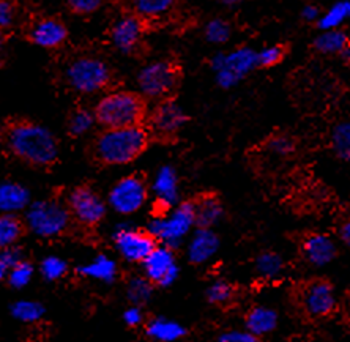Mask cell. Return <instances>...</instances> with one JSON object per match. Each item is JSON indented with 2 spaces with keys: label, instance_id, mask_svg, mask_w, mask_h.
<instances>
[{
  "label": "cell",
  "instance_id": "obj_42",
  "mask_svg": "<svg viewBox=\"0 0 350 342\" xmlns=\"http://www.w3.org/2000/svg\"><path fill=\"white\" fill-rule=\"evenodd\" d=\"M218 342H262V339L246 330L232 328L223 331V333L219 334Z\"/></svg>",
  "mask_w": 350,
  "mask_h": 342
},
{
  "label": "cell",
  "instance_id": "obj_30",
  "mask_svg": "<svg viewBox=\"0 0 350 342\" xmlns=\"http://www.w3.org/2000/svg\"><path fill=\"white\" fill-rule=\"evenodd\" d=\"M153 284L146 276H135L126 284V298L131 304L144 306L153 297Z\"/></svg>",
  "mask_w": 350,
  "mask_h": 342
},
{
  "label": "cell",
  "instance_id": "obj_17",
  "mask_svg": "<svg viewBox=\"0 0 350 342\" xmlns=\"http://www.w3.org/2000/svg\"><path fill=\"white\" fill-rule=\"evenodd\" d=\"M301 251L306 262L314 267H325L338 256V246L325 234H310L303 238Z\"/></svg>",
  "mask_w": 350,
  "mask_h": 342
},
{
  "label": "cell",
  "instance_id": "obj_5",
  "mask_svg": "<svg viewBox=\"0 0 350 342\" xmlns=\"http://www.w3.org/2000/svg\"><path fill=\"white\" fill-rule=\"evenodd\" d=\"M27 231L41 238H55L64 235L71 224L70 211L64 202L44 199L32 204L24 218Z\"/></svg>",
  "mask_w": 350,
  "mask_h": 342
},
{
  "label": "cell",
  "instance_id": "obj_46",
  "mask_svg": "<svg viewBox=\"0 0 350 342\" xmlns=\"http://www.w3.org/2000/svg\"><path fill=\"white\" fill-rule=\"evenodd\" d=\"M339 238H341V241L346 243V245H349V243H350V224H349V221H346L341 227H339Z\"/></svg>",
  "mask_w": 350,
  "mask_h": 342
},
{
  "label": "cell",
  "instance_id": "obj_22",
  "mask_svg": "<svg viewBox=\"0 0 350 342\" xmlns=\"http://www.w3.org/2000/svg\"><path fill=\"white\" fill-rule=\"evenodd\" d=\"M30 204V193L25 186L5 181L0 183V213L16 215L18 211L27 209Z\"/></svg>",
  "mask_w": 350,
  "mask_h": 342
},
{
  "label": "cell",
  "instance_id": "obj_3",
  "mask_svg": "<svg viewBox=\"0 0 350 342\" xmlns=\"http://www.w3.org/2000/svg\"><path fill=\"white\" fill-rule=\"evenodd\" d=\"M95 123L105 129L142 125L147 117L146 98L128 90L107 93L94 109Z\"/></svg>",
  "mask_w": 350,
  "mask_h": 342
},
{
  "label": "cell",
  "instance_id": "obj_40",
  "mask_svg": "<svg viewBox=\"0 0 350 342\" xmlns=\"http://www.w3.org/2000/svg\"><path fill=\"white\" fill-rule=\"evenodd\" d=\"M269 148L273 153L286 157V155H291L295 150V142L287 134H276V136L269 139Z\"/></svg>",
  "mask_w": 350,
  "mask_h": 342
},
{
  "label": "cell",
  "instance_id": "obj_50",
  "mask_svg": "<svg viewBox=\"0 0 350 342\" xmlns=\"http://www.w3.org/2000/svg\"><path fill=\"white\" fill-rule=\"evenodd\" d=\"M0 66H2V53H0Z\"/></svg>",
  "mask_w": 350,
  "mask_h": 342
},
{
  "label": "cell",
  "instance_id": "obj_45",
  "mask_svg": "<svg viewBox=\"0 0 350 342\" xmlns=\"http://www.w3.org/2000/svg\"><path fill=\"white\" fill-rule=\"evenodd\" d=\"M321 14V10H319L316 5H306V7H303L301 10V18L308 21V23H317Z\"/></svg>",
  "mask_w": 350,
  "mask_h": 342
},
{
  "label": "cell",
  "instance_id": "obj_25",
  "mask_svg": "<svg viewBox=\"0 0 350 342\" xmlns=\"http://www.w3.org/2000/svg\"><path fill=\"white\" fill-rule=\"evenodd\" d=\"M25 232H27V226L18 215L0 213V251L18 245Z\"/></svg>",
  "mask_w": 350,
  "mask_h": 342
},
{
  "label": "cell",
  "instance_id": "obj_41",
  "mask_svg": "<svg viewBox=\"0 0 350 342\" xmlns=\"http://www.w3.org/2000/svg\"><path fill=\"white\" fill-rule=\"evenodd\" d=\"M101 3L103 0H66V5L71 12L81 14V16L95 13L101 7Z\"/></svg>",
  "mask_w": 350,
  "mask_h": 342
},
{
  "label": "cell",
  "instance_id": "obj_13",
  "mask_svg": "<svg viewBox=\"0 0 350 342\" xmlns=\"http://www.w3.org/2000/svg\"><path fill=\"white\" fill-rule=\"evenodd\" d=\"M114 246L122 259L130 263H142L158 243L147 231L131 226H120L114 232Z\"/></svg>",
  "mask_w": 350,
  "mask_h": 342
},
{
  "label": "cell",
  "instance_id": "obj_19",
  "mask_svg": "<svg viewBox=\"0 0 350 342\" xmlns=\"http://www.w3.org/2000/svg\"><path fill=\"white\" fill-rule=\"evenodd\" d=\"M219 250V237L213 229H198L188 243V261L194 265L207 263Z\"/></svg>",
  "mask_w": 350,
  "mask_h": 342
},
{
  "label": "cell",
  "instance_id": "obj_1",
  "mask_svg": "<svg viewBox=\"0 0 350 342\" xmlns=\"http://www.w3.org/2000/svg\"><path fill=\"white\" fill-rule=\"evenodd\" d=\"M0 144L12 157L32 168L46 169L59 161L57 137L29 118H7L0 127Z\"/></svg>",
  "mask_w": 350,
  "mask_h": 342
},
{
  "label": "cell",
  "instance_id": "obj_12",
  "mask_svg": "<svg viewBox=\"0 0 350 342\" xmlns=\"http://www.w3.org/2000/svg\"><path fill=\"white\" fill-rule=\"evenodd\" d=\"M144 276L150 281L153 286L171 287L177 281L180 268L177 265V257L171 248L164 245H157L152 252L144 259Z\"/></svg>",
  "mask_w": 350,
  "mask_h": 342
},
{
  "label": "cell",
  "instance_id": "obj_2",
  "mask_svg": "<svg viewBox=\"0 0 350 342\" xmlns=\"http://www.w3.org/2000/svg\"><path fill=\"white\" fill-rule=\"evenodd\" d=\"M150 142L144 125L103 129L92 145L94 158L105 166H125L141 157Z\"/></svg>",
  "mask_w": 350,
  "mask_h": 342
},
{
  "label": "cell",
  "instance_id": "obj_31",
  "mask_svg": "<svg viewBox=\"0 0 350 342\" xmlns=\"http://www.w3.org/2000/svg\"><path fill=\"white\" fill-rule=\"evenodd\" d=\"M284 270V259L278 252L267 251L256 259V272L265 279H275Z\"/></svg>",
  "mask_w": 350,
  "mask_h": 342
},
{
  "label": "cell",
  "instance_id": "obj_20",
  "mask_svg": "<svg viewBox=\"0 0 350 342\" xmlns=\"http://www.w3.org/2000/svg\"><path fill=\"white\" fill-rule=\"evenodd\" d=\"M198 229H213L224 216L223 202L215 194H204L193 202Z\"/></svg>",
  "mask_w": 350,
  "mask_h": 342
},
{
  "label": "cell",
  "instance_id": "obj_47",
  "mask_svg": "<svg viewBox=\"0 0 350 342\" xmlns=\"http://www.w3.org/2000/svg\"><path fill=\"white\" fill-rule=\"evenodd\" d=\"M5 276H7V268H5L2 263H0V281H2Z\"/></svg>",
  "mask_w": 350,
  "mask_h": 342
},
{
  "label": "cell",
  "instance_id": "obj_33",
  "mask_svg": "<svg viewBox=\"0 0 350 342\" xmlns=\"http://www.w3.org/2000/svg\"><path fill=\"white\" fill-rule=\"evenodd\" d=\"M12 314L16 320L25 324H33L43 319L44 306L38 302H30V300H21L12 306Z\"/></svg>",
  "mask_w": 350,
  "mask_h": 342
},
{
  "label": "cell",
  "instance_id": "obj_48",
  "mask_svg": "<svg viewBox=\"0 0 350 342\" xmlns=\"http://www.w3.org/2000/svg\"><path fill=\"white\" fill-rule=\"evenodd\" d=\"M3 44H5V32H2V30H0V53H2Z\"/></svg>",
  "mask_w": 350,
  "mask_h": 342
},
{
  "label": "cell",
  "instance_id": "obj_36",
  "mask_svg": "<svg viewBox=\"0 0 350 342\" xmlns=\"http://www.w3.org/2000/svg\"><path fill=\"white\" fill-rule=\"evenodd\" d=\"M10 286L14 289H23L32 281L33 278V265L27 261L19 262L18 265H14L7 270V276Z\"/></svg>",
  "mask_w": 350,
  "mask_h": 342
},
{
  "label": "cell",
  "instance_id": "obj_9",
  "mask_svg": "<svg viewBox=\"0 0 350 342\" xmlns=\"http://www.w3.org/2000/svg\"><path fill=\"white\" fill-rule=\"evenodd\" d=\"M71 221L82 227H96L105 220L107 204L89 185H79L70 191L65 202Z\"/></svg>",
  "mask_w": 350,
  "mask_h": 342
},
{
  "label": "cell",
  "instance_id": "obj_21",
  "mask_svg": "<svg viewBox=\"0 0 350 342\" xmlns=\"http://www.w3.org/2000/svg\"><path fill=\"white\" fill-rule=\"evenodd\" d=\"M278 322H280V317H278L275 309L259 304V306H253L246 313L245 330L257 338H262V336L273 333L278 328Z\"/></svg>",
  "mask_w": 350,
  "mask_h": 342
},
{
  "label": "cell",
  "instance_id": "obj_16",
  "mask_svg": "<svg viewBox=\"0 0 350 342\" xmlns=\"http://www.w3.org/2000/svg\"><path fill=\"white\" fill-rule=\"evenodd\" d=\"M144 32H146V27H144L142 19L137 18L136 14H128V16L120 18L112 25V44L122 54H135L139 46L142 44Z\"/></svg>",
  "mask_w": 350,
  "mask_h": 342
},
{
  "label": "cell",
  "instance_id": "obj_4",
  "mask_svg": "<svg viewBox=\"0 0 350 342\" xmlns=\"http://www.w3.org/2000/svg\"><path fill=\"white\" fill-rule=\"evenodd\" d=\"M193 227H196L193 202H178L172 209L166 210L164 215L153 218L148 222L147 232L155 238L158 245L175 250L182 245Z\"/></svg>",
  "mask_w": 350,
  "mask_h": 342
},
{
  "label": "cell",
  "instance_id": "obj_7",
  "mask_svg": "<svg viewBox=\"0 0 350 342\" xmlns=\"http://www.w3.org/2000/svg\"><path fill=\"white\" fill-rule=\"evenodd\" d=\"M68 86L82 95H92L109 86L111 70L106 62L96 57H78L65 71Z\"/></svg>",
  "mask_w": 350,
  "mask_h": 342
},
{
  "label": "cell",
  "instance_id": "obj_32",
  "mask_svg": "<svg viewBox=\"0 0 350 342\" xmlns=\"http://www.w3.org/2000/svg\"><path fill=\"white\" fill-rule=\"evenodd\" d=\"M95 125L94 112H90L85 107H78L70 114L68 122H66V129H68L70 136L79 137L89 133L92 127Z\"/></svg>",
  "mask_w": 350,
  "mask_h": 342
},
{
  "label": "cell",
  "instance_id": "obj_35",
  "mask_svg": "<svg viewBox=\"0 0 350 342\" xmlns=\"http://www.w3.org/2000/svg\"><path fill=\"white\" fill-rule=\"evenodd\" d=\"M332 147L334 153L341 159L350 158V125L346 123H339V125L333 129L332 134Z\"/></svg>",
  "mask_w": 350,
  "mask_h": 342
},
{
  "label": "cell",
  "instance_id": "obj_6",
  "mask_svg": "<svg viewBox=\"0 0 350 342\" xmlns=\"http://www.w3.org/2000/svg\"><path fill=\"white\" fill-rule=\"evenodd\" d=\"M210 68L213 70L221 89H232L257 68V53L246 46L228 54L218 53L210 59Z\"/></svg>",
  "mask_w": 350,
  "mask_h": 342
},
{
  "label": "cell",
  "instance_id": "obj_43",
  "mask_svg": "<svg viewBox=\"0 0 350 342\" xmlns=\"http://www.w3.org/2000/svg\"><path fill=\"white\" fill-rule=\"evenodd\" d=\"M123 322L130 328H137L144 322H146V313H144L142 306H136V304H131L125 311H123Z\"/></svg>",
  "mask_w": 350,
  "mask_h": 342
},
{
  "label": "cell",
  "instance_id": "obj_29",
  "mask_svg": "<svg viewBox=\"0 0 350 342\" xmlns=\"http://www.w3.org/2000/svg\"><path fill=\"white\" fill-rule=\"evenodd\" d=\"M205 297H207V302L215 304V306H229L235 302L237 289L234 284L224 281V279H218L205 290Z\"/></svg>",
  "mask_w": 350,
  "mask_h": 342
},
{
  "label": "cell",
  "instance_id": "obj_8",
  "mask_svg": "<svg viewBox=\"0 0 350 342\" xmlns=\"http://www.w3.org/2000/svg\"><path fill=\"white\" fill-rule=\"evenodd\" d=\"M180 82L178 66L169 60H157L144 66L137 75V86L144 98L166 100Z\"/></svg>",
  "mask_w": 350,
  "mask_h": 342
},
{
  "label": "cell",
  "instance_id": "obj_14",
  "mask_svg": "<svg viewBox=\"0 0 350 342\" xmlns=\"http://www.w3.org/2000/svg\"><path fill=\"white\" fill-rule=\"evenodd\" d=\"M188 123V116L183 111V107L175 100L166 98L158 103V106L153 109L150 116V129H147L148 134H152L157 139H171L182 131L183 127Z\"/></svg>",
  "mask_w": 350,
  "mask_h": 342
},
{
  "label": "cell",
  "instance_id": "obj_44",
  "mask_svg": "<svg viewBox=\"0 0 350 342\" xmlns=\"http://www.w3.org/2000/svg\"><path fill=\"white\" fill-rule=\"evenodd\" d=\"M23 261H24L23 250H21L18 245L5 248V250L0 251V263H2L7 270H10V268L14 265H18V263Z\"/></svg>",
  "mask_w": 350,
  "mask_h": 342
},
{
  "label": "cell",
  "instance_id": "obj_26",
  "mask_svg": "<svg viewBox=\"0 0 350 342\" xmlns=\"http://www.w3.org/2000/svg\"><path fill=\"white\" fill-rule=\"evenodd\" d=\"M349 48V36L344 30H323L314 40V49L321 54H341Z\"/></svg>",
  "mask_w": 350,
  "mask_h": 342
},
{
  "label": "cell",
  "instance_id": "obj_24",
  "mask_svg": "<svg viewBox=\"0 0 350 342\" xmlns=\"http://www.w3.org/2000/svg\"><path fill=\"white\" fill-rule=\"evenodd\" d=\"M78 273L81 276L87 279H94V281L111 284L118 274V267L114 259L106 256V254H98L95 259L90 262L84 263L78 268Z\"/></svg>",
  "mask_w": 350,
  "mask_h": 342
},
{
  "label": "cell",
  "instance_id": "obj_39",
  "mask_svg": "<svg viewBox=\"0 0 350 342\" xmlns=\"http://www.w3.org/2000/svg\"><path fill=\"white\" fill-rule=\"evenodd\" d=\"M18 19V5L14 0H0V30L12 29Z\"/></svg>",
  "mask_w": 350,
  "mask_h": 342
},
{
  "label": "cell",
  "instance_id": "obj_18",
  "mask_svg": "<svg viewBox=\"0 0 350 342\" xmlns=\"http://www.w3.org/2000/svg\"><path fill=\"white\" fill-rule=\"evenodd\" d=\"M152 191L155 194L158 204L169 210L180 202V188H178V175L172 166H163L153 179Z\"/></svg>",
  "mask_w": 350,
  "mask_h": 342
},
{
  "label": "cell",
  "instance_id": "obj_15",
  "mask_svg": "<svg viewBox=\"0 0 350 342\" xmlns=\"http://www.w3.org/2000/svg\"><path fill=\"white\" fill-rule=\"evenodd\" d=\"M30 43L43 49H59L68 40V29L57 18H40L27 30Z\"/></svg>",
  "mask_w": 350,
  "mask_h": 342
},
{
  "label": "cell",
  "instance_id": "obj_49",
  "mask_svg": "<svg viewBox=\"0 0 350 342\" xmlns=\"http://www.w3.org/2000/svg\"><path fill=\"white\" fill-rule=\"evenodd\" d=\"M219 2H223L226 5H235V3H240L241 0H219Z\"/></svg>",
  "mask_w": 350,
  "mask_h": 342
},
{
  "label": "cell",
  "instance_id": "obj_27",
  "mask_svg": "<svg viewBox=\"0 0 350 342\" xmlns=\"http://www.w3.org/2000/svg\"><path fill=\"white\" fill-rule=\"evenodd\" d=\"M177 0H131L135 14L141 19H159L172 12Z\"/></svg>",
  "mask_w": 350,
  "mask_h": 342
},
{
  "label": "cell",
  "instance_id": "obj_38",
  "mask_svg": "<svg viewBox=\"0 0 350 342\" xmlns=\"http://www.w3.org/2000/svg\"><path fill=\"white\" fill-rule=\"evenodd\" d=\"M40 272L46 281H59L68 272V263L64 259L51 256L46 257L40 265Z\"/></svg>",
  "mask_w": 350,
  "mask_h": 342
},
{
  "label": "cell",
  "instance_id": "obj_11",
  "mask_svg": "<svg viewBox=\"0 0 350 342\" xmlns=\"http://www.w3.org/2000/svg\"><path fill=\"white\" fill-rule=\"evenodd\" d=\"M298 302L308 317L325 319L332 315L338 306L336 290L330 281L314 279L303 286L298 293Z\"/></svg>",
  "mask_w": 350,
  "mask_h": 342
},
{
  "label": "cell",
  "instance_id": "obj_34",
  "mask_svg": "<svg viewBox=\"0 0 350 342\" xmlns=\"http://www.w3.org/2000/svg\"><path fill=\"white\" fill-rule=\"evenodd\" d=\"M230 35H232V27H230L228 21L221 18L208 21L207 25H205V38H207L208 43L223 44L226 41H229Z\"/></svg>",
  "mask_w": 350,
  "mask_h": 342
},
{
  "label": "cell",
  "instance_id": "obj_10",
  "mask_svg": "<svg viewBox=\"0 0 350 342\" xmlns=\"http://www.w3.org/2000/svg\"><path fill=\"white\" fill-rule=\"evenodd\" d=\"M148 186L141 175H126L112 186L107 194V205L118 215L128 216L147 204Z\"/></svg>",
  "mask_w": 350,
  "mask_h": 342
},
{
  "label": "cell",
  "instance_id": "obj_37",
  "mask_svg": "<svg viewBox=\"0 0 350 342\" xmlns=\"http://www.w3.org/2000/svg\"><path fill=\"white\" fill-rule=\"evenodd\" d=\"M257 53V68H273L278 64L284 60L287 54L286 48L282 44H273L267 48L256 51Z\"/></svg>",
  "mask_w": 350,
  "mask_h": 342
},
{
  "label": "cell",
  "instance_id": "obj_23",
  "mask_svg": "<svg viewBox=\"0 0 350 342\" xmlns=\"http://www.w3.org/2000/svg\"><path fill=\"white\" fill-rule=\"evenodd\" d=\"M146 334L153 342H177L187 334V328L174 319L155 317L146 324Z\"/></svg>",
  "mask_w": 350,
  "mask_h": 342
},
{
  "label": "cell",
  "instance_id": "obj_28",
  "mask_svg": "<svg viewBox=\"0 0 350 342\" xmlns=\"http://www.w3.org/2000/svg\"><path fill=\"white\" fill-rule=\"evenodd\" d=\"M350 16V3L349 0H339L327 10L325 13L321 14L317 19V27L322 30H334L339 29L346 23Z\"/></svg>",
  "mask_w": 350,
  "mask_h": 342
}]
</instances>
